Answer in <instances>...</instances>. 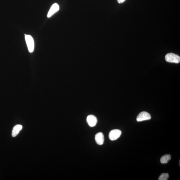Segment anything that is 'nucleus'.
Listing matches in <instances>:
<instances>
[{
    "mask_svg": "<svg viewBox=\"0 0 180 180\" xmlns=\"http://www.w3.org/2000/svg\"><path fill=\"white\" fill-rule=\"evenodd\" d=\"M87 122L91 127L95 126L97 124V120L96 117L93 115H90L87 118Z\"/></svg>",
    "mask_w": 180,
    "mask_h": 180,
    "instance_id": "5",
    "label": "nucleus"
},
{
    "mask_svg": "<svg viewBox=\"0 0 180 180\" xmlns=\"http://www.w3.org/2000/svg\"><path fill=\"white\" fill-rule=\"evenodd\" d=\"M95 140L97 144L99 145H103L105 140L104 136L103 133L99 132L95 136Z\"/></svg>",
    "mask_w": 180,
    "mask_h": 180,
    "instance_id": "6",
    "label": "nucleus"
},
{
    "mask_svg": "<svg viewBox=\"0 0 180 180\" xmlns=\"http://www.w3.org/2000/svg\"><path fill=\"white\" fill-rule=\"evenodd\" d=\"M126 0H117V1H118V3H121L124 2Z\"/></svg>",
    "mask_w": 180,
    "mask_h": 180,
    "instance_id": "11",
    "label": "nucleus"
},
{
    "mask_svg": "<svg viewBox=\"0 0 180 180\" xmlns=\"http://www.w3.org/2000/svg\"><path fill=\"white\" fill-rule=\"evenodd\" d=\"M59 5L57 3L53 4L51 6L48 13L47 17L48 18L50 17L55 13L57 12L59 10Z\"/></svg>",
    "mask_w": 180,
    "mask_h": 180,
    "instance_id": "7",
    "label": "nucleus"
},
{
    "mask_svg": "<svg viewBox=\"0 0 180 180\" xmlns=\"http://www.w3.org/2000/svg\"><path fill=\"white\" fill-rule=\"evenodd\" d=\"M169 178V175L168 173H163L160 175L159 180H168Z\"/></svg>",
    "mask_w": 180,
    "mask_h": 180,
    "instance_id": "10",
    "label": "nucleus"
},
{
    "mask_svg": "<svg viewBox=\"0 0 180 180\" xmlns=\"http://www.w3.org/2000/svg\"><path fill=\"white\" fill-rule=\"evenodd\" d=\"M23 129V126L21 125H17L13 128L12 132V136L13 137H16Z\"/></svg>",
    "mask_w": 180,
    "mask_h": 180,
    "instance_id": "8",
    "label": "nucleus"
},
{
    "mask_svg": "<svg viewBox=\"0 0 180 180\" xmlns=\"http://www.w3.org/2000/svg\"><path fill=\"white\" fill-rule=\"evenodd\" d=\"M151 118V115L149 113L146 112H143L138 114L136 118V120L138 122L144 120H150Z\"/></svg>",
    "mask_w": 180,
    "mask_h": 180,
    "instance_id": "4",
    "label": "nucleus"
},
{
    "mask_svg": "<svg viewBox=\"0 0 180 180\" xmlns=\"http://www.w3.org/2000/svg\"><path fill=\"white\" fill-rule=\"evenodd\" d=\"M25 39L28 49L30 53H32L34 51V39L31 36L29 35H26L25 36Z\"/></svg>",
    "mask_w": 180,
    "mask_h": 180,
    "instance_id": "2",
    "label": "nucleus"
},
{
    "mask_svg": "<svg viewBox=\"0 0 180 180\" xmlns=\"http://www.w3.org/2000/svg\"><path fill=\"white\" fill-rule=\"evenodd\" d=\"M121 131L120 130L115 129L112 130L109 134L110 139L112 141L115 140L120 137Z\"/></svg>",
    "mask_w": 180,
    "mask_h": 180,
    "instance_id": "3",
    "label": "nucleus"
},
{
    "mask_svg": "<svg viewBox=\"0 0 180 180\" xmlns=\"http://www.w3.org/2000/svg\"><path fill=\"white\" fill-rule=\"evenodd\" d=\"M171 159L170 155H165L162 156L160 159V161L162 164L167 163Z\"/></svg>",
    "mask_w": 180,
    "mask_h": 180,
    "instance_id": "9",
    "label": "nucleus"
},
{
    "mask_svg": "<svg viewBox=\"0 0 180 180\" xmlns=\"http://www.w3.org/2000/svg\"><path fill=\"white\" fill-rule=\"evenodd\" d=\"M165 60L166 62H169L178 64L180 62V57L176 54L170 53L166 55Z\"/></svg>",
    "mask_w": 180,
    "mask_h": 180,
    "instance_id": "1",
    "label": "nucleus"
}]
</instances>
